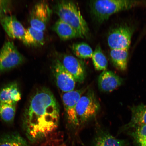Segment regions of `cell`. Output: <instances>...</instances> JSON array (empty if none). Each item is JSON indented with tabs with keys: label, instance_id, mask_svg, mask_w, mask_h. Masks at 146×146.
<instances>
[{
	"label": "cell",
	"instance_id": "obj_16",
	"mask_svg": "<svg viewBox=\"0 0 146 146\" xmlns=\"http://www.w3.org/2000/svg\"><path fill=\"white\" fill-rule=\"evenodd\" d=\"M25 45L27 46L38 47L45 43L44 32L29 27L26 29L22 41Z\"/></svg>",
	"mask_w": 146,
	"mask_h": 146
},
{
	"label": "cell",
	"instance_id": "obj_22",
	"mask_svg": "<svg viewBox=\"0 0 146 146\" xmlns=\"http://www.w3.org/2000/svg\"><path fill=\"white\" fill-rule=\"evenodd\" d=\"M16 106L0 103V117L3 121L8 123L13 121L16 113Z\"/></svg>",
	"mask_w": 146,
	"mask_h": 146
},
{
	"label": "cell",
	"instance_id": "obj_20",
	"mask_svg": "<svg viewBox=\"0 0 146 146\" xmlns=\"http://www.w3.org/2000/svg\"><path fill=\"white\" fill-rule=\"evenodd\" d=\"M92 58L93 65L96 70L103 71L107 70V60L102 52L100 45H98L96 46L95 50L93 52Z\"/></svg>",
	"mask_w": 146,
	"mask_h": 146
},
{
	"label": "cell",
	"instance_id": "obj_24",
	"mask_svg": "<svg viewBox=\"0 0 146 146\" xmlns=\"http://www.w3.org/2000/svg\"><path fill=\"white\" fill-rule=\"evenodd\" d=\"M12 5L11 1L0 0V21L10 11Z\"/></svg>",
	"mask_w": 146,
	"mask_h": 146
},
{
	"label": "cell",
	"instance_id": "obj_5",
	"mask_svg": "<svg viewBox=\"0 0 146 146\" xmlns=\"http://www.w3.org/2000/svg\"><path fill=\"white\" fill-rule=\"evenodd\" d=\"M25 58L12 42L8 41L0 49V73L19 66Z\"/></svg>",
	"mask_w": 146,
	"mask_h": 146
},
{
	"label": "cell",
	"instance_id": "obj_21",
	"mask_svg": "<svg viewBox=\"0 0 146 146\" xmlns=\"http://www.w3.org/2000/svg\"><path fill=\"white\" fill-rule=\"evenodd\" d=\"M72 49L76 56L82 59L92 58L94 52L90 46L84 42L74 44L72 46Z\"/></svg>",
	"mask_w": 146,
	"mask_h": 146
},
{
	"label": "cell",
	"instance_id": "obj_2",
	"mask_svg": "<svg viewBox=\"0 0 146 146\" xmlns=\"http://www.w3.org/2000/svg\"><path fill=\"white\" fill-rule=\"evenodd\" d=\"M55 13L59 19L75 29L80 38L87 37L89 29L86 21L82 15L78 5L72 1H58L54 5Z\"/></svg>",
	"mask_w": 146,
	"mask_h": 146
},
{
	"label": "cell",
	"instance_id": "obj_9",
	"mask_svg": "<svg viewBox=\"0 0 146 146\" xmlns=\"http://www.w3.org/2000/svg\"><path fill=\"white\" fill-rule=\"evenodd\" d=\"M85 89L73 90L64 93L62 98L68 123L74 127L79 125L76 113V107L78 100Z\"/></svg>",
	"mask_w": 146,
	"mask_h": 146
},
{
	"label": "cell",
	"instance_id": "obj_15",
	"mask_svg": "<svg viewBox=\"0 0 146 146\" xmlns=\"http://www.w3.org/2000/svg\"><path fill=\"white\" fill-rule=\"evenodd\" d=\"M93 146H128L124 140L118 139L110 133L101 129H98Z\"/></svg>",
	"mask_w": 146,
	"mask_h": 146
},
{
	"label": "cell",
	"instance_id": "obj_1",
	"mask_svg": "<svg viewBox=\"0 0 146 146\" xmlns=\"http://www.w3.org/2000/svg\"><path fill=\"white\" fill-rule=\"evenodd\" d=\"M59 106L48 89H39L31 98L25 111L23 127L31 141L44 139L54 133L59 125Z\"/></svg>",
	"mask_w": 146,
	"mask_h": 146
},
{
	"label": "cell",
	"instance_id": "obj_12",
	"mask_svg": "<svg viewBox=\"0 0 146 146\" xmlns=\"http://www.w3.org/2000/svg\"><path fill=\"white\" fill-rule=\"evenodd\" d=\"M123 79L111 71L104 70L100 75L98 80V87L104 92H112L123 84Z\"/></svg>",
	"mask_w": 146,
	"mask_h": 146
},
{
	"label": "cell",
	"instance_id": "obj_7",
	"mask_svg": "<svg viewBox=\"0 0 146 146\" xmlns=\"http://www.w3.org/2000/svg\"><path fill=\"white\" fill-rule=\"evenodd\" d=\"M134 31L132 27L127 25L113 29L107 38L109 47L111 50H129Z\"/></svg>",
	"mask_w": 146,
	"mask_h": 146
},
{
	"label": "cell",
	"instance_id": "obj_6",
	"mask_svg": "<svg viewBox=\"0 0 146 146\" xmlns=\"http://www.w3.org/2000/svg\"><path fill=\"white\" fill-rule=\"evenodd\" d=\"M52 12L46 1H41L36 3L33 7L29 16L30 27L44 31L50 19Z\"/></svg>",
	"mask_w": 146,
	"mask_h": 146
},
{
	"label": "cell",
	"instance_id": "obj_4",
	"mask_svg": "<svg viewBox=\"0 0 146 146\" xmlns=\"http://www.w3.org/2000/svg\"><path fill=\"white\" fill-rule=\"evenodd\" d=\"M100 108L99 102L94 91L91 89H85L76 105V115L79 125L95 117Z\"/></svg>",
	"mask_w": 146,
	"mask_h": 146
},
{
	"label": "cell",
	"instance_id": "obj_14",
	"mask_svg": "<svg viewBox=\"0 0 146 146\" xmlns=\"http://www.w3.org/2000/svg\"><path fill=\"white\" fill-rule=\"evenodd\" d=\"M21 98V92L15 82L9 84L0 91V103L16 105Z\"/></svg>",
	"mask_w": 146,
	"mask_h": 146
},
{
	"label": "cell",
	"instance_id": "obj_11",
	"mask_svg": "<svg viewBox=\"0 0 146 146\" xmlns=\"http://www.w3.org/2000/svg\"><path fill=\"white\" fill-rule=\"evenodd\" d=\"M0 23L9 37L22 41L26 29L13 15H7L0 21Z\"/></svg>",
	"mask_w": 146,
	"mask_h": 146
},
{
	"label": "cell",
	"instance_id": "obj_13",
	"mask_svg": "<svg viewBox=\"0 0 146 146\" xmlns=\"http://www.w3.org/2000/svg\"><path fill=\"white\" fill-rule=\"evenodd\" d=\"M131 118L130 121L121 129L125 131L137 127L146 125V105L143 104L131 108Z\"/></svg>",
	"mask_w": 146,
	"mask_h": 146
},
{
	"label": "cell",
	"instance_id": "obj_10",
	"mask_svg": "<svg viewBox=\"0 0 146 146\" xmlns=\"http://www.w3.org/2000/svg\"><path fill=\"white\" fill-rule=\"evenodd\" d=\"M63 66L74 77L76 82L82 83L84 81L86 72L83 62L71 55L64 56L61 61Z\"/></svg>",
	"mask_w": 146,
	"mask_h": 146
},
{
	"label": "cell",
	"instance_id": "obj_19",
	"mask_svg": "<svg viewBox=\"0 0 146 146\" xmlns=\"http://www.w3.org/2000/svg\"><path fill=\"white\" fill-rule=\"evenodd\" d=\"M0 146H28L24 139L16 133H10L0 139Z\"/></svg>",
	"mask_w": 146,
	"mask_h": 146
},
{
	"label": "cell",
	"instance_id": "obj_8",
	"mask_svg": "<svg viewBox=\"0 0 146 146\" xmlns=\"http://www.w3.org/2000/svg\"><path fill=\"white\" fill-rule=\"evenodd\" d=\"M52 71L56 84L64 93L74 90L76 81L74 78L63 66L61 61L56 60L53 64Z\"/></svg>",
	"mask_w": 146,
	"mask_h": 146
},
{
	"label": "cell",
	"instance_id": "obj_17",
	"mask_svg": "<svg viewBox=\"0 0 146 146\" xmlns=\"http://www.w3.org/2000/svg\"><path fill=\"white\" fill-rule=\"evenodd\" d=\"M53 29L60 39L62 40L66 41L80 38L79 34L75 29L60 19L54 24Z\"/></svg>",
	"mask_w": 146,
	"mask_h": 146
},
{
	"label": "cell",
	"instance_id": "obj_23",
	"mask_svg": "<svg viewBox=\"0 0 146 146\" xmlns=\"http://www.w3.org/2000/svg\"><path fill=\"white\" fill-rule=\"evenodd\" d=\"M132 129L131 136L138 146H146V125L139 126Z\"/></svg>",
	"mask_w": 146,
	"mask_h": 146
},
{
	"label": "cell",
	"instance_id": "obj_25",
	"mask_svg": "<svg viewBox=\"0 0 146 146\" xmlns=\"http://www.w3.org/2000/svg\"><path fill=\"white\" fill-rule=\"evenodd\" d=\"M57 146H66V145H65V144H61V145H58Z\"/></svg>",
	"mask_w": 146,
	"mask_h": 146
},
{
	"label": "cell",
	"instance_id": "obj_3",
	"mask_svg": "<svg viewBox=\"0 0 146 146\" xmlns=\"http://www.w3.org/2000/svg\"><path fill=\"white\" fill-rule=\"evenodd\" d=\"M138 2L129 0H99L91 1L92 13L98 23H102L117 13L135 6Z\"/></svg>",
	"mask_w": 146,
	"mask_h": 146
},
{
	"label": "cell",
	"instance_id": "obj_18",
	"mask_svg": "<svg viewBox=\"0 0 146 146\" xmlns=\"http://www.w3.org/2000/svg\"><path fill=\"white\" fill-rule=\"evenodd\" d=\"M128 49L111 50L110 55L111 61L118 70L125 71L127 67Z\"/></svg>",
	"mask_w": 146,
	"mask_h": 146
}]
</instances>
